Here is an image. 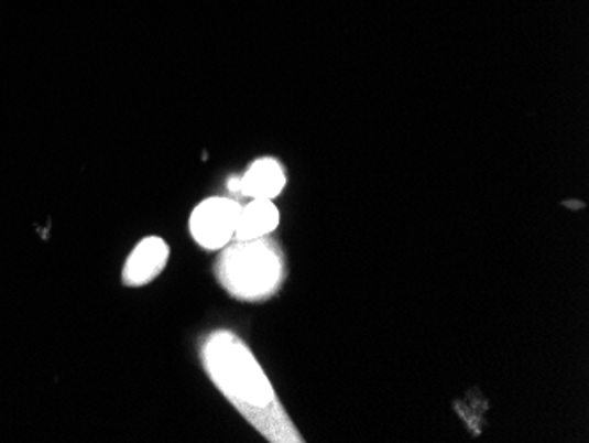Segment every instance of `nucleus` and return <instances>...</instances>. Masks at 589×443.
<instances>
[{"mask_svg":"<svg viewBox=\"0 0 589 443\" xmlns=\"http://www.w3.org/2000/svg\"><path fill=\"white\" fill-rule=\"evenodd\" d=\"M201 360L214 386L269 442H304L271 380L240 337L230 331L210 334L201 348Z\"/></svg>","mask_w":589,"mask_h":443,"instance_id":"f257e3e1","label":"nucleus"},{"mask_svg":"<svg viewBox=\"0 0 589 443\" xmlns=\"http://www.w3.org/2000/svg\"><path fill=\"white\" fill-rule=\"evenodd\" d=\"M216 274L222 289L239 301H263L280 292L286 275L283 251L274 240H231L222 248Z\"/></svg>","mask_w":589,"mask_h":443,"instance_id":"f03ea898","label":"nucleus"},{"mask_svg":"<svg viewBox=\"0 0 589 443\" xmlns=\"http://www.w3.org/2000/svg\"><path fill=\"white\" fill-rule=\"evenodd\" d=\"M240 213L242 207L236 199L221 196L204 199L190 214V236L196 245L209 251L227 248L236 239Z\"/></svg>","mask_w":589,"mask_h":443,"instance_id":"7ed1b4c3","label":"nucleus"},{"mask_svg":"<svg viewBox=\"0 0 589 443\" xmlns=\"http://www.w3.org/2000/svg\"><path fill=\"white\" fill-rule=\"evenodd\" d=\"M170 260V248L161 237H146L126 260L122 281L128 287H145L163 272Z\"/></svg>","mask_w":589,"mask_h":443,"instance_id":"20e7f679","label":"nucleus"},{"mask_svg":"<svg viewBox=\"0 0 589 443\" xmlns=\"http://www.w3.org/2000/svg\"><path fill=\"white\" fill-rule=\"evenodd\" d=\"M286 186L283 166L272 158H262L240 177V195L253 199H274Z\"/></svg>","mask_w":589,"mask_h":443,"instance_id":"39448f33","label":"nucleus"},{"mask_svg":"<svg viewBox=\"0 0 589 443\" xmlns=\"http://www.w3.org/2000/svg\"><path fill=\"white\" fill-rule=\"evenodd\" d=\"M277 225H280V210L272 199H251L246 207H242L233 240L269 237Z\"/></svg>","mask_w":589,"mask_h":443,"instance_id":"423d86ee","label":"nucleus"},{"mask_svg":"<svg viewBox=\"0 0 589 443\" xmlns=\"http://www.w3.org/2000/svg\"><path fill=\"white\" fill-rule=\"evenodd\" d=\"M228 190H230L231 193L240 195V177H231L230 181H228Z\"/></svg>","mask_w":589,"mask_h":443,"instance_id":"0eeeda50","label":"nucleus"}]
</instances>
